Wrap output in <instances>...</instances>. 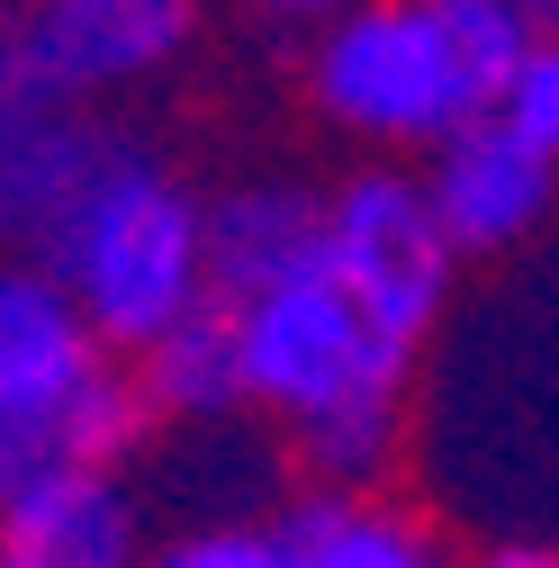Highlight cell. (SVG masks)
I'll use <instances>...</instances> for the list:
<instances>
[{
    "instance_id": "cell-1",
    "label": "cell",
    "mask_w": 559,
    "mask_h": 568,
    "mask_svg": "<svg viewBox=\"0 0 559 568\" xmlns=\"http://www.w3.org/2000/svg\"><path fill=\"white\" fill-rule=\"evenodd\" d=\"M244 362L253 415L280 434L307 487H388L406 452V397H415V343L370 325V307L316 262L244 307Z\"/></svg>"
},
{
    "instance_id": "cell-2",
    "label": "cell",
    "mask_w": 559,
    "mask_h": 568,
    "mask_svg": "<svg viewBox=\"0 0 559 568\" xmlns=\"http://www.w3.org/2000/svg\"><path fill=\"white\" fill-rule=\"evenodd\" d=\"M532 28L497 0H362L316 28L307 45V100L353 145L443 154L497 109L506 73L524 63Z\"/></svg>"
},
{
    "instance_id": "cell-3",
    "label": "cell",
    "mask_w": 559,
    "mask_h": 568,
    "mask_svg": "<svg viewBox=\"0 0 559 568\" xmlns=\"http://www.w3.org/2000/svg\"><path fill=\"white\" fill-rule=\"evenodd\" d=\"M37 262L63 280V298L82 307L109 362H135L199 298H217L207 290V199L154 145H126V135H109L100 172L63 207Z\"/></svg>"
},
{
    "instance_id": "cell-4",
    "label": "cell",
    "mask_w": 559,
    "mask_h": 568,
    "mask_svg": "<svg viewBox=\"0 0 559 568\" xmlns=\"http://www.w3.org/2000/svg\"><path fill=\"white\" fill-rule=\"evenodd\" d=\"M325 271L370 307V325L425 352L460 298V244L443 226L425 172L362 163L353 181H334L325 190Z\"/></svg>"
},
{
    "instance_id": "cell-5",
    "label": "cell",
    "mask_w": 559,
    "mask_h": 568,
    "mask_svg": "<svg viewBox=\"0 0 559 568\" xmlns=\"http://www.w3.org/2000/svg\"><path fill=\"white\" fill-rule=\"evenodd\" d=\"M154 406L135 388L126 362H100L91 379L54 388L19 415H0V515L28 506V496L82 487V478H126L135 460L154 452Z\"/></svg>"
},
{
    "instance_id": "cell-6",
    "label": "cell",
    "mask_w": 559,
    "mask_h": 568,
    "mask_svg": "<svg viewBox=\"0 0 559 568\" xmlns=\"http://www.w3.org/2000/svg\"><path fill=\"white\" fill-rule=\"evenodd\" d=\"M28 54L37 73L73 100L100 109L118 91L163 82L199 37V0H28Z\"/></svg>"
},
{
    "instance_id": "cell-7",
    "label": "cell",
    "mask_w": 559,
    "mask_h": 568,
    "mask_svg": "<svg viewBox=\"0 0 559 568\" xmlns=\"http://www.w3.org/2000/svg\"><path fill=\"white\" fill-rule=\"evenodd\" d=\"M425 190L443 207L460 262H497V253H524L550 226L559 163H541L532 145H515L497 118H478L469 135H451L443 154H425Z\"/></svg>"
},
{
    "instance_id": "cell-8",
    "label": "cell",
    "mask_w": 559,
    "mask_h": 568,
    "mask_svg": "<svg viewBox=\"0 0 559 568\" xmlns=\"http://www.w3.org/2000/svg\"><path fill=\"white\" fill-rule=\"evenodd\" d=\"M325 262V190L307 181H235L207 199V290L253 307L262 290Z\"/></svg>"
},
{
    "instance_id": "cell-9",
    "label": "cell",
    "mask_w": 559,
    "mask_h": 568,
    "mask_svg": "<svg viewBox=\"0 0 559 568\" xmlns=\"http://www.w3.org/2000/svg\"><path fill=\"white\" fill-rule=\"evenodd\" d=\"M135 388H145L163 434H190V424H235L253 415V362H244V307L199 298L172 334H154L135 352Z\"/></svg>"
},
{
    "instance_id": "cell-10",
    "label": "cell",
    "mask_w": 559,
    "mask_h": 568,
    "mask_svg": "<svg viewBox=\"0 0 559 568\" xmlns=\"http://www.w3.org/2000/svg\"><path fill=\"white\" fill-rule=\"evenodd\" d=\"M145 559L154 532L135 478H82L0 515V568H145Z\"/></svg>"
},
{
    "instance_id": "cell-11",
    "label": "cell",
    "mask_w": 559,
    "mask_h": 568,
    "mask_svg": "<svg viewBox=\"0 0 559 568\" xmlns=\"http://www.w3.org/2000/svg\"><path fill=\"white\" fill-rule=\"evenodd\" d=\"M280 524V568H451L443 532L425 515H406L388 487H298Z\"/></svg>"
},
{
    "instance_id": "cell-12",
    "label": "cell",
    "mask_w": 559,
    "mask_h": 568,
    "mask_svg": "<svg viewBox=\"0 0 559 568\" xmlns=\"http://www.w3.org/2000/svg\"><path fill=\"white\" fill-rule=\"evenodd\" d=\"M109 362L82 307L63 298V280L28 253H0V415H19L54 388H73Z\"/></svg>"
},
{
    "instance_id": "cell-13",
    "label": "cell",
    "mask_w": 559,
    "mask_h": 568,
    "mask_svg": "<svg viewBox=\"0 0 559 568\" xmlns=\"http://www.w3.org/2000/svg\"><path fill=\"white\" fill-rule=\"evenodd\" d=\"M497 118L515 145H532L541 163H559V37H532L524 45V63L506 73V91H497Z\"/></svg>"
},
{
    "instance_id": "cell-14",
    "label": "cell",
    "mask_w": 559,
    "mask_h": 568,
    "mask_svg": "<svg viewBox=\"0 0 559 568\" xmlns=\"http://www.w3.org/2000/svg\"><path fill=\"white\" fill-rule=\"evenodd\" d=\"M145 568H280V524L271 515H244V524H172Z\"/></svg>"
},
{
    "instance_id": "cell-15",
    "label": "cell",
    "mask_w": 559,
    "mask_h": 568,
    "mask_svg": "<svg viewBox=\"0 0 559 568\" xmlns=\"http://www.w3.org/2000/svg\"><path fill=\"white\" fill-rule=\"evenodd\" d=\"M478 568H559V541H541V532H506Z\"/></svg>"
},
{
    "instance_id": "cell-16",
    "label": "cell",
    "mask_w": 559,
    "mask_h": 568,
    "mask_svg": "<svg viewBox=\"0 0 559 568\" xmlns=\"http://www.w3.org/2000/svg\"><path fill=\"white\" fill-rule=\"evenodd\" d=\"M262 19H307V28H325V19H343V10H362V0H253Z\"/></svg>"
},
{
    "instance_id": "cell-17",
    "label": "cell",
    "mask_w": 559,
    "mask_h": 568,
    "mask_svg": "<svg viewBox=\"0 0 559 568\" xmlns=\"http://www.w3.org/2000/svg\"><path fill=\"white\" fill-rule=\"evenodd\" d=\"M497 10H515L532 37H559V0H497Z\"/></svg>"
}]
</instances>
